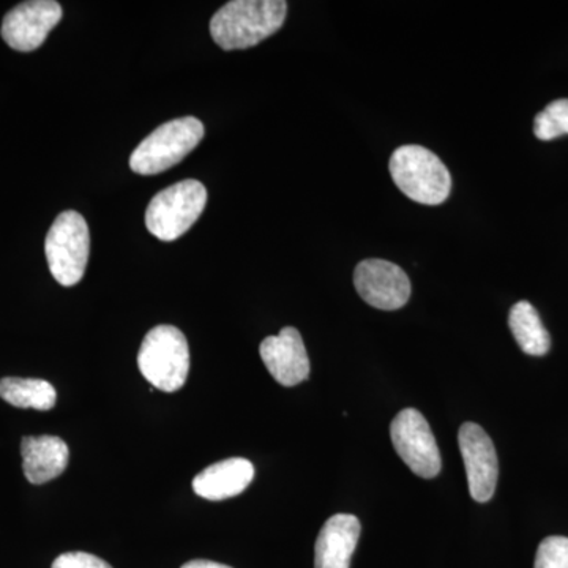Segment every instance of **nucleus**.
Returning <instances> with one entry per match:
<instances>
[{"instance_id": "f257e3e1", "label": "nucleus", "mask_w": 568, "mask_h": 568, "mask_svg": "<svg viewBox=\"0 0 568 568\" xmlns=\"http://www.w3.org/2000/svg\"><path fill=\"white\" fill-rule=\"evenodd\" d=\"M286 14L284 0H233L213 14L211 36L224 51L246 50L278 32Z\"/></svg>"}, {"instance_id": "f03ea898", "label": "nucleus", "mask_w": 568, "mask_h": 568, "mask_svg": "<svg viewBox=\"0 0 568 568\" xmlns=\"http://www.w3.org/2000/svg\"><path fill=\"white\" fill-rule=\"evenodd\" d=\"M388 168L395 185L418 204H443L452 192V178L446 164L422 145L396 149Z\"/></svg>"}, {"instance_id": "7ed1b4c3", "label": "nucleus", "mask_w": 568, "mask_h": 568, "mask_svg": "<svg viewBox=\"0 0 568 568\" xmlns=\"http://www.w3.org/2000/svg\"><path fill=\"white\" fill-rule=\"evenodd\" d=\"M142 376L159 390L178 392L190 373V349L185 335L174 325H156L142 342L138 354Z\"/></svg>"}, {"instance_id": "20e7f679", "label": "nucleus", "mask_w": 568, "mask_h": 568, "mask_svg": "<svg viewBox=\"0 0 568 568\" xmlns=\"http://www.w3.org/2000/svg\"><path fill=\"white\" fill-rule=\"evenodd\" d=\"M204 125L196 118L174 119L153 130L130 156L133 173L153 175L181 163L203 141Z\"/></svg>"}, {"instance_id": "39448f33", "label": "nucleus", "mask_w": 568, "mask_h": 568, "mask_svg": "<svg viewBox=\"0 0 568 568\" xmlns=\"http://www.w3.org/2000/svg\"><path fill=\"white\" fill-rule=\"evenodd\" d=\"M48 265L55 282L70 287L81 282L91 253V234L81 213L62 212L44 242Z\"/></svg>"}, {"instance_id": "423d86ee", "label": "nucleus", "mask_w": 568, "mask_h": 568, "mask_svg": "<svg viewBox=\"0 0 568 568\" xmlns=\"http://www.w3.org/2000/svg\"><path fill=\"white\" fill-rule=\"evenodd\" d=\"M207 204L203 183L182 181L156 194L145 212L149 233L163 242H173L185 234L200 219Z\"/></svg>"}, {"instance_id": "0eeeda50", "label": "nucleus", "mask_w": 568, "mask_h": 568, "mask_svg": "<svg viewBox=\"0 0 568 568\" xmlns=\"http://www.w3.org/2000/svg\"><path fill=\"white\" fill-rule=\"evenodd\" d=\"M392 444L396 454L416 476L435 478L440 473L443 459L428 422L413 407L398 413L390 425Z\"/></svg>"}, {"instance_id": "6e6552de", "label": "nucleus", "mask_w": 568, "mask_h": 568, "mask_svg": "<svg viewBox=\"0 0 568 568\" xmlns=\"http://www.w3.org/2000/svg\"><path fill=\"white\" fill-rule=\"evenodd\" d=\"M354 286L366 304L384 312L403 308L410 297L409 276L399 265L365 260L354 271Z\"/></svg>"}, {"instance_id": "1a4fd4ad", "label": "nucleus", "mask_w": 568, "mask_h": 568, "mask_svg": "<svg viewBox=\"0 0 568 568\" xmlns=\"http://www.w3.org/2000/svg\"><path fill=\"white\" fill-rule=\"evenodd\" d=\"M62 14L61 3L54 0L22 2L3 18L2 39L11 50H37L48 39L52 29L61 22Z\"/></svg>"}, {"instance_id": "9d476101", "label": "nucleus", "mask_w": 568, "mask_h": 568, "mask_svg": "<svg viewBox=\"0 0 568 568\" xmlns=\"http://www.w3.org/2000/svg\"><path fill=\"white\" fill-rule=\"evenodd\" d=\"M459 450L467 474L469 493L477 503H488L495 496L499 465L495 444L480 425L467 422L458 433Z\"/></svg>"}, {"instance_id": "9b49d317", "label": "nucleus", "mask_w": 568, "mask_h": 568, "mask_svg": "<svg viewBox=\"0 0 568 568\" xmlns=\"http://www.w3.org/2000/svg\"><path fill=\"white\" fill-rule=\"evenodd\" d=\"M261 358L276 383L294 387L310 376V358L297 328L284 327L278 335L267 336L260 346Z\"/></svg>"}, {"instance_id": "f8f14e48", "label": "nucleus", "mask_w": 568, "mask_h": 568, "mask_svg": "<svg viewBox=\"0 0 568 568\" xmlns=\"http://www.w3.org/2000/svg\"><path fill=\"white\" fill-rule=\"evenodd\" d=\"M361 530V521L354 515L328 518L317 536L315 568H351Z\"/></svg>"}, {"instance_id": "ddd939ff", "label": "nucleus", "mask_w": 568, "mask_h": 568, "mask_svg": "<svg viewBox=\"0 0 568 568\" xmlns=\"http://www.w3.org/2000/svg\"><path fill=\"white\" fill-rule=\"evenodd\" d=\"M22 469L33 485L61 476L69 465V446L55 436H29L21 443Z\"/></svg>"}, {"instance_id": "4468645a", "label": "nucleus", "mask_w": 568, "mask_h": 568, "mask_svg": "<svg viewBox=\"0 0 568 568\" xmlns=\"http://www.w3.org/2000/svg\"><path fill=\"white\" fill-rule=\"evenodd\" d=\"M254 478V466L245 458H227L209 466L193 480L197 496L209 500H224L244 493Z\"/></svg>"}, {"instance_id": "2eb2a0df", "label": "nucleus", "mask_w": 568, "mask_h": 568, "mask_svg": "<svg viewBox=\"0 0 568 568\" xmlns=\"http://www.w3.org/2000/svg\"><path fill=\"white\" fill-rule=\"evenodd\" d=\"M508 327L517 339L523 353L540 357L548 353L551 347V338L537 310L529 302H518L511 306L508 315Z\"/></svg>"}, {"instance_id": "dca6fc26", "label": "nucleus", "mask_w": 568, "mask_h": 568, "mask_svg": "<svg viewBox=\"0 0 568 568\" xmlns=\"http://www.w3.org/2000/svg\"><path fill=\"white\" fill-rule=\"evenodd\" d=\"M0 398L22 409L50 410L58 402V394L47 381L6 377L0 381Z\"/></svg>"}, {"instance_id": "f3484780", "label": "nucleus", "mask_w": 568, "mask_h": 568, "mask_svg": "<svg viewBox=\"0 0 568 568\" xmlns=\"http://www.w3.org/2000/svg\"><path fill=\"white\" fill-rule=\"evenodd\" d=\"M534 133L541 141H551L568 134V99L556 100L538 112L534 121Z\"/></svg>"}, {"instance_id": "a211bd4d", "label": "nucleus", "mask_w": 568, "mask_h": 568, "mask_svg": "<svg viewBox=\"0 0 568 568\" xmlns=\"http://www.w3.org/2000/svg\"><path fill=\"white\" fill-rule=\"evenodd\" d=\"M534 568H568V538L552 536L538 545Z\"/></svg>"}, {"instance_id": "6ab92c4d", "label": "nucleus", "mask_w": 568, "mask_h": 568, "mask_svg": "<svg viewBox=\"0 0 568 568\" xmlns=\"http://www.w3.org/2000/svg\"><path fill=\"white\" fill-rule=\"evenodd\" d=\"M52 568H112L110 564L89 552L73 551L59 556Z\"/></svg>"}, {"instance_id": "aec40b11", "label": "nucleus", "mask_w": 568, "mask_h": 568, "mask_svg": "<svg viewBox=\"0 0 568 568\" xmlns=\"http://www.w3.org/2000/svg\"><path fill=\"white\" fill-rule=\"evenodd\" d=\"M182 568H233L230 566H223V564L219 562H212V560H190V562H186L185 566Z\"/></svg>"}]
</instances>
